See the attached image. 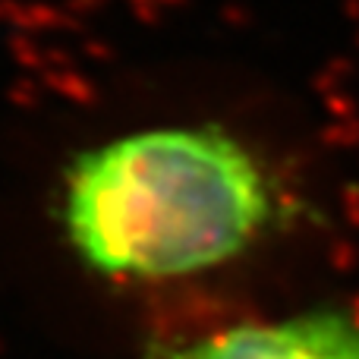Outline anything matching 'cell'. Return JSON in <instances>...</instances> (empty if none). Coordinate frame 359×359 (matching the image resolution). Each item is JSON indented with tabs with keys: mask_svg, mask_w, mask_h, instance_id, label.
I'll return each mask as SVG.
<instances>
[{
	"mask_svg": "<svg viewBox=\"0 0 359 359\" xmlns=\"http://www.w3.org/2000/svg\"><path fill=\"white\" fill-rule=\"evenodd\" d=\"M274 215L268 170L236 136L155 126L82 151L63 221L82 262L117 278H180L240 255Z\"/></svg>",
	"mask_w": 359,
	"mask_h": 359,
	"instance_id": "obj_1",
	"label": "cell"
},
{
	"mask_svg": "<svg viewBox=\"0 0 359 359\" xmlns=\"http://www.w3.org/2000/svg\"><path fill=\"white\" fill-rule=\"evenodd\" d=\"M155 359H359V318L318 309L280 322H246Z\"/></svg>",
	"mask_w": 359,
	"mask_h": 359,
	"instance_id": "obj_2",
	"label": "cell"
}]
</instances>
